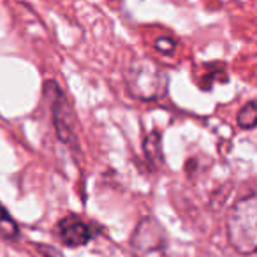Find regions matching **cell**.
<instances>
[{
    "mask_svg": "<svg viewBox=\"0 0 257 257\" xmlns=\"http://www.w3.org/2000/svg\"><path fill=\"white\" fill-rule=\"evenodd\" d=\"M44 95L48 97L53 113V121L57 127V134L62 143L67 145L71 150H78V134H76V118L72 106L65 93L58 88L55 81H48L44 85Z\"/></svg>",
    "mask_w": 257,
    "mask_h": 257,
    "instance_id": "3",
    "label": "cell"
},
{
    "mask_svg": "<svg viewBox=\"0 0 257 257\" xmlns=\"http://www.w3.org/2000/svg\"><path fill=\"white\" fill-rule=\"evenodd\" d=\"M55 236L64 243L65 246H83L92 239L93 229L76 215H67L60 218L55 225Z\"/></svg>",
    "mask_w": 257,
    "mask_h": 257,
    "instance_id": "5",
    "label": "cell"
},
{
    "mask_svg": "<svg viewBox=\"0 0 257 257\" xmlns=\"http://www.w3.org/2000/svg\"><path fill=\"white\" fill-rule=\"evenodd\" d=\"M128 90L143 100L159 99L166 92L168 76L157 64L150 60H136L128 69Z\"/></svg>",
    "mask_w": 257,
    "mask_h": 257,
    "instance_id": "2",
    "label": "cell"
},
{
    "mask_svg": "<svg viewBox=\"0 0 257 257\" xmlns=\"http://www.w3.org/2000/svg\"><path fill=\"white\" fill-rule=\"evenodd\" d=\"M0 238L9 239V241H16L20 238L18 225L2 204H0Z\"/></svg>",
    "mask_w": 257,
    "mask_h": 257,
    "instance_id": "6",
    "label": "cell"
},
{
    "mask_svg": "<svg viewBox=\"0 0 257 257\" xmlns=\"http://www.w3.org/2000/svg\"><path fill=\"white\" fill-rule=\"evenodd\" d=\"M131 248L134 257H168V243L161 224L150 217L141 220L131 239Z\"/></svg>",
    "mask_w": 257,
    "mask_h": 257,
    "instance_id": "4",
    "label": "cell"
},
{
    "mask_svg": "<svg viewBox=\"0 0 257 257\" xmlns=\"http://www.w3.org/2000/svg\"><path fill=\"white\" fill-rule=\"evenodd\" d=\"M155 46H157V50L164 51V53H171V51L175 50V43H173L171 39H168V37H164V39H159Z\"/></svg>",
    "mask_w": 257,
    "mask_h": 257,
    "instance_id": "8",
    "label": "cell"
},
{
    "mask_svg": "<svg viewBox=\"0 0 257 257\" xmlns=\"http://www.w3.org/2000/svg\"><path fill=\"white\" fill-rule=\"evenodd\" d=\"M227 236L231 245L243 255L255 252L257 246V197L255 194L236 201L227 217Z\"/></svg>",
    "mask_w": 257,
    "mask_h": 257,
    "instance_id": "1",
    "label": "cell"
},
{
    "mask_svg": "<svg viewBox=\"0 0 257 257\" xmlns=\"http://www.w3.org/2000/svg\"><path fill=\"white\" fill-rule=\"evenodd\" d=\"M257 121V109H255V100H250L241 107L238 114V125L241 128H253Z\"/></svg>",
    "mask_w": 257,
    "mask_h": 257,
    "instance_id": "7",
    "label": "cell"
}]
</instances>
